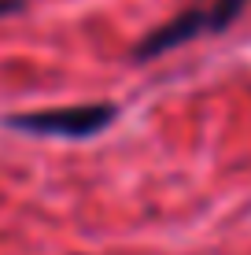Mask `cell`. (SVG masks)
I'll return each instance as SVG.
<instances>
[{"mask_svg":"<svg viewBox=\"0 0 251 255\" xmlns=\"http://www.w3.org/2000/svg\"><path fill=\"white\" fill-rule=\"evenodd\" d=\"M11 11H22V0H0V15H11Z\"/></svg>","mask_w":251,"mask_h":255,"instance_id":"obj_3","label":"cell"},{"mask_svg":"<svg viewBox=\"0 0 251 255\" xmlns=\"http://www.w3.org/2000/svg\"><path fill=\"white\" fill-rule=\"evenodd\" d=\"M244 7H248V0H211V4L188 7V11L174 15L170 22H163L159 30H152L148 37L133 48V59L137 63H148V59L167 56L170 48H181V45H188V41L203 37V33H222L240 19Z\"/></svg>","mask_w":251,"mask_h":255,"instance_id":"obj_1","label":"cell"},{"mask_svg":"<svg viewBox=\"0 0 251 255\" xmlns=\"http://www.w3.org/2000/svg\"><path fill=\"white\" fill-rule=\"evenodd\" d=\"M115 104H71V108H45L26 111V115H7L4 122L22 133H48V137H96L115 122Z\"/></svg>","mask_w":251,"mask_h":255,"instance_id":"obj_2","label":"cell"}]
</instances>
